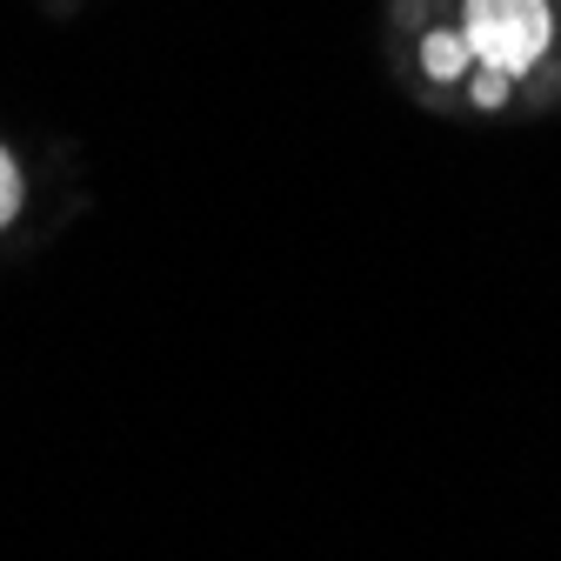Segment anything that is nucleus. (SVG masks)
<instances>
[{"instance_id":"obj_1","label":"nucleus","mask_w":561,"mask_h":561,"mask_svg":"<svg viewBox=\"0 0 561 561\" xmlns=\"http://www.w3.org/2000/svg\"><path fill=\"white\" fill-rule=\"evenodd\" d=\"M548 0H468V21H461V41L481 67H495V75L522 81L528 67L548 54Z\"/></svg>"},{"instance_id":"obj_2","label":"nucleus","mask_w":561,"mask_h":561,"mask_svg":"<svg viewBox=\"0 0 561 561\" xmlns=\"http://www.w3.org/2000/svg\"><path fill=\"white\" fill-rule=\"evenodd\" d=\"M468 60H474V54H468V41H461V34H428V41H421V67H428L435 81H455Z\"/></svg>"},{"instance_id":"obj_3","label":"nucleus","mask_w":561,"mask_h":561,"mask_svg":"<svg viewBox=\"0 0 561 561\" xmlns=\"http://www.w3.org/2000/svg\"><path fill=\"white\" fill-rule=\"evenodd\" d=\"M21 215V168H14V154L0 148V228H8Z\"/></svg>"},{"instance_id":"obj_4","label":"nucleus","mask_w":561,"mask_h":561,"mask_svg":"<svg viewBox=\"0 0 561 561\" xmlns=\"http://www.w3.org/2000/svg\"><path fill=\"white\" fill-rule=\"evenodd\" d=\"M474 101H481V107H502V101H508V75H495V67H481Z\"/></svg>"}]
</instances>
